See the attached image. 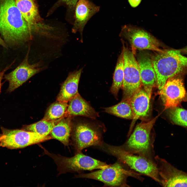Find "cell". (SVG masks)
I'll use <instances>...</instances> for the list:
<instances>
[{"label":"cell","instance_id":"obj_15","mask_svg":"<svg viewBox=\"0 0 187 187\" xmlns=\"http://www.w3.org/2000/svg\"><path fill=\"white\" fill-rule=\"evenodd\" d=\"M100 7L89 0H78L75 5L72 31L74 33L79 32L82 40L84 28L88 21L98 12Z\"/></svg>","mask_w":187,"mask_h":187},{"label":"cell","instance_id":"obj_24","mask_svg":"<svg viewBox=\"0 0 187 187\" xmlns=\"http://www.w3.org/2000/svg\"><path fill=\"white\" fill-rule=\"evenodd\" d=\"M68 105V102L57 101L49 107L42 119L50 121L64 117Z\"/></svg>","mask_w":187,"mask_h":187},{"label":"cell","instance_id":"obj_2","mask_svg":"<svg viewBox=\"0 0 187 187\" xmlns=\"http://www.w3.org/2000/svg\"><path fill=\"white\" fill-rule=\"evenodd\" d=\"M156 78V84L161 90L169 79L182 72L187 66V58L179 50H163L152 58Z\"/></svg>","mask_w":187,"mask_h":187},{"label":"cell","instance_id":"obj_20","mask_svg":"<svg viewBox=\"0 0 187 187\" xmlns=\"http://www.w3.org/2000/svg\"><path fill=\"white\" fill-rule=\"evenodd\" d=\"M71 118L63 117L54 126L50 134L52 139L59 141L65 146L70 144L72 127Z\"/></svg>","mask_w":187,"mask_h":187},{"label":"cell","instance_id":"obj_29","mask_svg":"<svg viewBox=\"0 0 187 187\" xmlns=\"http://www.w3.org/2000/svg\"><path fill=\"white\" fill-rule=\"evenodd\" d=\"M0 45L6 48H7L8 46L3 39L0 36Z\"/></svg>","mask_w":187,"mask_h":187},{"label":"cell","instance_id":"obj_17","mask_svg":"<svg viewBox=\"0 0 187 187\" xmlns=\"http://www.w3.org/2000/svg\"><path fill=\"white\" fill-rule=\"evenodd\" d=\"M150 98L144 90L141 88L133 95L129 101L134 116L130 126L129 136L132 132L137 120L148 116L150 111Z\"/></svg>","mask_w":187,"mask_h":187},{"label":"cell","instance_id":"obj_9","mask_svg":"<svg viewBox=\"0 0 187 187\" xmlns=\"http://www.w3.org/2000/svg\"><path fill=\"white\" fill-rule=\"evenodd\" d=\"M2 139L0 146L10 149L25 148L52 139L50 136H44L38 133L23 130L10 129L1 127Z\"/></svg>","mask_w":187,"mask_h":187},{"label":"cell","instance_id":"obj_21","mask_svg":"<svg viewBox=\"0 0 187 187\" xmlns=\"http://www.w3.org/2000/svg\"><path fill=\"white\" fill-rule=\"evenodd\" d=\"M62 118L50 121L42 119L34 123L24 125L22 129L35 132L43 136H47L50 134L54 126Z\"/></svg>","mask_w":187,"mask_h":187},{"label":"cell","instance_id":"obj_16","mask_svg":"<svg viewBox=\"0 0 187 187\" xmlns=\"http://www.w3.org/2000/svg\"><path fill=\"white\" fill-rule=\"evenodd\" d=\"M137 61L142 84L144 89L151 97L153 88L157 82L152 59L149 54L143 52L139 54Z\"/></svg>","mask_w":187,"mask_h":187},{"label":"cell","instance_id":"obj_19","mask_svg":"<svg viewBox=\"0 0 187 187\" xmlns=\"http://www.w3.org/2000/svg\"><path fill=\"white\" fill-rule=\"evenodd\" d=\"M83 68L70 72L61 85L57 101L68 102L78 93V87Z\"/></svg>","mask_w":187,"mask_h":187},{"label":"cell","instance_id":"obj_1","mask_svg":"<svg viewBox=\"0 0 187 187\" xmlns=\"http://www.w3.org/2000/svg\"><path fill=\"white\" fill-rule=\"evenodd\" d=\"M0 33L8 47L17 48L35 34L16 6L15 0H0Z\"/></svg>","mask_w":187,"mask_h":187},{"label":"cell","instance_id":"obj_22","mask_svg":"<svg viewBox=\"0 0 187 187\" xmlns=\"http://www.w3.org/2000/svg\"><path fill=\"white\" fill-rule=\"evenodd\" d=\"M105 112L116 116L132 119L134 114L129 101H121L114 105L104 108Z\"/></svg>","mask_w":187,"mask_h":187},{"label":"cell","instance_id":"obj_4","mask_svg":"<svg viewBox=\"0 0 187 187\" xmlns=\"http://www.w3.org/2000/svg\"><path fill=\"white\" fill-rule=\"evenodd\" d=\"M103 147L131 169L150 177L160 184V179L155 161L130 152L122 146L104 144Z\"/></svg>","mask_w":187,"mask_h":187},{"label":"cell","instance_id":"obj_28","mask_svg":"<svg viewBox=\"0 0 187 187\" xmlns=\"http://www.w3.org/2000/svg\"><path fill=\"white\" fill-rule=\"evenodd\" d=\"M128 1L131 7L135 8L140 4L142 0H128Z\"/></svg>","mask_w":187,"mask_h":187},{"label":"cell","instance_id":"obj_18","mask_svg":"<svg viewBox=\"0 0 187 187\" xmlns=\"http://www.w3.org/2000/svg\"><path fill=\"white\" fill-rule=\"evenodd\" d=\"M68 102L64 117L81 116L95 119L99 116L98 113L79 93Z\"/></svg>","mask_w":187,"mask_h":187},{"label":"cell","instance_id":"obj_10","mask_svg":"<svg viewBox=\"0 0 187 187\" xmlns=\"http://www.w3.org/2000/svg\"><path fill=\"white\" fill-rule=\"evenodd\" d=\"M119 35L126 39L135 49L158 52L163 50L160 48V43L155 37L143 29L135 26L124 25L122 28Z\"/></svg>","mask_w":187,"mask_h":187},{"label":"cell","instance_id":"obj_12","mask_svg":"<svg viewBox=\"0 0 187 187\" xmlns=\"http://www.w3.org/2000/svg\"><path fill=\"white\" fill-rule=\"evenodd\" d=\"M15 4L22 15L35 34L46 35L53 27L44 22L35 0H15Z\"/></svg>","mask_w":187,"mask_h":187},{"label":"cell","instance_id":"obj_23","mask_svg":"<svg viewBox=\"0 0 187 187\" xmlns=\"http://www.w3.org/2000/svg\"><path fill=\"white\" fill-rule=\"evenodd\" d=\"M124 78L123 61L122 52L118 58L113 76L110 91L116 98L120 89L122 88Z\"/></svg>","mask_w":187,"mask_h":187},{"label":"cell","instance_id":"obj_30","mask_svg":"<svg viewBox=\"0 0 187 187\" xmlns=\"http://www.w3.org/2000/svg\"><path fill=\"white\" fill-rule=\"evenodd\" d=\"M2 139V137L0 136V142L1 141Z\"/></svg>","mask_w":187,"mask_h":187},{"label":"cell","instance_id":"obj_5","mask_svg":"<svg viewBox=\"0 0 187 187\" xmlns=\"http://www.w3.org/2000/svg\"><path fill=\"white\" fill-rule=\"evenodd\" d=\"M44 154L51 158L57 166L58 175L68 172H79L84 170L103 169L109 165L105 163L86 155L81 152L68 157L49 152L42 146Z\"/></svg>","mask_w":187,"mask_h":187},{"label":"cell","instance_id":"obj_14","mask_svg":"<svg viewBox=\"0 0 187 187\" xmlns=\"http://www.w3.org/2000/svg\"><path fill=\"white\" fill-rule=\"evenodd\" d=\"M159 94L165 109L177 106L186 96L183 79L174 77L169 79L160 90Z\"/></svg>","mask_w":187,"mask_h":187},{"label":"cell","instance_id":"obj_6","mask_svg":"<svg viewBox=\"0 0 187 187\" xmlns=\"http://www.w3.org/2000/svg\"><path fill=\"white\" fill-rule=\"evenodd\" d=\"M141 174L126 169L118 162L109 165L106 168L87 173L76 175V178L93 179L103 182L106 186H129L127 183L128 176L133 177L142 181L144 178Z\"/></svg>","mask_w":187,"mask_h":187},{"label":"cell","instance_id":"obj_11","mask_svg":"<svg viewBox=\"0 0 187 187\" xmlns=\"http://www.w3.org/2000/svg\"><path fill=\"white\" fill-rule=\"evenodd\" d=\"M30 49L29 46L27 53L22 62L14 70L6 74L3 78L8 82L7 91H13L36 74L44 70L46 66H43V62L40 61L34 64H30L28 61Z\"/></svg>","mask_w":187,"mask_h":187},{"label":"cell","instance_id":"obj_7","mask_svg":"<svg viewBox=\"0 0 187 187\" xmlns=\"http://www.w3.org/2000/svg\"><path fill=\"white\" fill-rule=\"evenodd\" d=\"M123 44L122 53L123 61L124 78L121 101H129L133 95L141 88L139 70L132 51Z\"/></svg>","mask_w":187,"mask_h":187},{"label":"cell","instance_id":"obj_13","mask_svg":"<svg viewBox=\"0 0 187 187\" xmlns=\"http://www.w3.org/2000/svg\"><path fill=\"white\" fill-rule=\"evenodd\" d=\"M161 183L164 187H187L186 173L158 155L155 157Z\"/></svg>","mask_w":187,"mask_h":187},{"label":"cell","instance_id":"obj_26","mask_svg":"<svg viewBox=\"0 0 187 187\" xmlns=\"http://www.w3.org/2000/svg\"><path fill=\"white\" fill-rule=\"evenodd\" d=\"M78 0H57L48 12L47 16L51 15L58 8L64 5L67 9L66 16L67 19L72 23L73 21L75 9Z\"/></svg>","mask_w":187,"mask_h":187},{"label":"cell","instance_id":"obj_25","mask_svg":"<svg viewBox=\"0 0 187 187\" xmlns=\"http://www.w3.org/2000/svg\"><path fill=\"white\" fill-rule=\"evenodd\" d=\"M170 108L168 111V114L171 120L176 124L186 127V110L177 106Z\"/></svg>","mask_w":187,"mask_h":187},{"label":"cell","instance_id":"obj_27","mask_svg":"<svg viewBox=\"0 0 187 187\" xmlns=\"http://www.w3.org/2000/svg\"><path fill=\"white\" fill-rule=\"evenodd\" d=\"M15 61H14L10 65L6 67L4 69L0 71V93L1 91V88L2 84L1 81L3 78L4 76L5 73L9 70L12 66L14 63H15Z\"/></svg>","mask_w":187,"mask_h":187},{"label":"cell","instance_id":"obj_3","mask_svg":"<svg viewBox=\"0 0 187 187\" xmlns=\"http://www.w3.org/2000/svg\"><path fill=\"white\" fill-rule=\"evenodd\" d=\"M158 116L146 123H141L136 126L123 148L131 153L142 156L155 161V138L151 131Z\"/></svg>","mask_w":187,"mask_h":187},{"label":"cell","instance_id":"obj_8","mask_svg":"<svg viewBox=\"0 0 187 187\" xmlns=\"http://www.w3.org/2000/svg\"><path fill=\"white\" fill-rule=\"evenodd\" d=\"M102 133L99 127L90 123L79 122L72 126V142L76 153L90 146H102Z\"/></svg>","mask_w":187,"mask_h":187}]
</instances>
